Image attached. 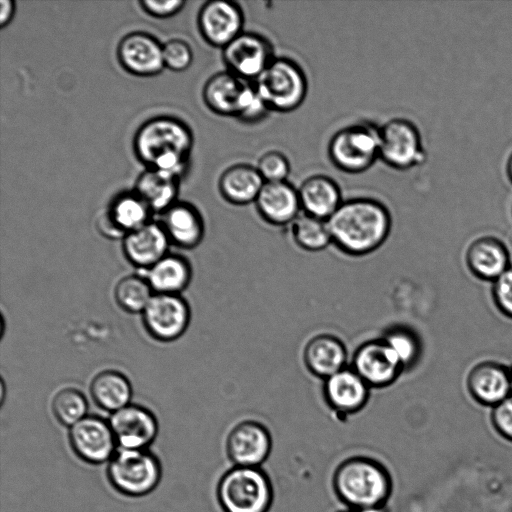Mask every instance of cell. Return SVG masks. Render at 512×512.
<instances>
[{
	"label": "cell",
	"mask_w": 512,
	"mask_h": 512,
	"mask_svg": "<svg viewBox=\"0 0 512 512\" xmlns=\"http://www.w3.org/2000/svg\"><path fill=\"white\" fill-rule=\"evenodd\" d=\"M327 221L332 244L342 253L354 257L379 249L392 228L389 209L382 202L366 197L344 200Z\"/></svg>",
	"instance_id": "1"
},
{
	"label": "cell",
	"mask_w": 512,
	"mask_h": 512,
	"mask_svg": "<svg viewBox=\"0 0 512 512\" xmlns=\"http://www.w3.org/2000/svg\"><path fill=\"white\" fill-rule=\"evenodd\" d=\"M194 137L182 120L162 115L145 121L133 139L137 159L148 169L182 176L187 169Z\"/></svg>",
	"instance_id": "2"
},
{
	"label": "cell",
	"mask_w": 512,
	"mask_h": 512,
	"mask_svg": "<svg viewBox=\"0 0 512 512\" xmlns=\"http://www.w3.org/2000/svg\"><path fill=\"white\" fill-rule=\"evenodd\" d=\"M331 484L336 498L354 511L387 505L393 491L386 466L363 455L342 460L332 474Z\"/></svg>",
	"instance_id": "3"
},
{
	"label": "cell",
	"mask_w": 512,
	"mask_h": 512,
	"mask_svg": "<svg viewBox=\"0 0 512 512\" xmlns=\"http://www.w3.org/2000/svg\"><path fill=\"white\" fill-rule=\"evenodd\" d=\"M202 97L206 107L214 114L235 117L245 124H257L270 114L253 82L228 70L217 72L207 79Z\"/></svg>",
	"instance_id": "4"
},
{
	"label": "cell",
	"mask_w": 512,
	"mask_h": 512,
	"mask_svg": "<svg viewBox=\"0 0 512 512\" xmlns=\"http://www.w3.org/2000/svg\"><path fill=\"white\" fill-rule=\"evenodd\" d=\"M216 495L223 512H269L274 490L261 467L232 466L219 479Z\"/></svg>",
	"instance_id": "5"
},
{
	"label": "cell",
	"mask_w": 512,
	"mask_h": 512,
	"mask_svg": "<svg viewBox=\"0 0 512 512\" xmlns=\"http://www.w3.org/2000/svg\"><path fill=\"white\" fill-rule=\"evenodd\" d=\"M253 84L271 112L288 113L296 110L308 92L304 70L288 57H275Z\"/></svg>",
	"instance_id": "6"
},
{
	"label": "cell",
	"mask_w": 512,
	"mask_h": 512,
	"mask_svg": "<svg viewBox=\"0 0 512 512\" xmlns=\"http://www.w3.org/2000/svg\"><path fill=\"white\" fill-rule=\"evenodd\" d=\"M379 128L371 121H362L336 131L327 147L332 164L349 174L370 169L379 159Z\"/></svg>",
	"instance_id": "7"
},
{
	"label": "cell",
	"mask_w": 512,
	"mask_h": 512,
	"mask_svg": "<svg viewBox=\"0 0 512 512\" xmlns=\"http://www.w3.org/2000/svg\"><path fill=\"white\" fill-rule=\"evenodd\" d=\"M161 476L159 460L146 449L120 448L107 466L110 484L121 494L130 497H141L152 492Z\"/></svg>",
	"instance_id": "8"
},
{
	"label": "cell",
	"mask_w": 512,
	"mask_h": 512,
	"mask_svg": "<svg viewBox=\"0 0 512 512\" xmlns=\"http://www.w3.org/2000/svg\"><path fill=\"white\" fill-rule=\"evenodd\" d=\"M379 135V159L390 168L408 170L424 162L421 135L410 120L391 118L380 126Z\"/></svg>",
	"instance_id": "9"
},
{
	"label": "cell",
	"mask_w": 512,
	"mask_h": 512,
	"mask_svg": "<svg viewBox=\"0 0 512 512\" xmlns=\"http://www.w3.org/2000/svg\"><path fill=\"white\" fill-rule=\"evenodd\" d=\"M350 366L371 389L393 385L405 370L382 337L359 344L352 354Z\"/></svg>",
	"instance_id": "10"
},
{
	"label": "cell",
	"mask_w": 512,
	"mask_h": 512,
	"mask_svg": "<svg viewBox=\"0 0 512 512\" xmlns=\"http://www.w3.org/2000/svg\"><path fill=\"white\" fill-rule=\"evenodd\" d=\"M274 48L264 35L243 31L222 49L226 70L253 82L274 60Z\"/></svg>",
	"instance_id": "11"
},
{
	"label": "cell",
	"mask_w": 512,
	"mask_h": 512,
	"mask_svg": "<svg viewBox=\"0 0 512 512\" xmlns=\"http://www.w3.org/2000/svg\"><path fill=\"white\" fill-rule=\"evenodd\" d=\"M225 448L233 466L261 467L271 453L272 436L263 423L242 420L229 431Z\"/></svg>",
	"instance_id": "12"
},
{
	"label": "cell",
	"mask_w": 512,
	"mask_h": 512,
	"mask_svg": "<svg viewBox=\"0 0 512 512\" xmlns=\"http://www.w3.org/2000/svg\"><path fill=\"white\" fill-rule=\"evenodd\" d=\"M142 314L149 334L165 342L178 339L190 321L189 306L178 294H154Z\"/></svg>",
	"instance_id": "13"
},
{
	"label": "cell",
	"mask_w": 512,
	"mask_h": 512,
	"mask_svg": "<svg viewBox=\"0 0 512 512\" xmlns=\"http://www.w3.org/2000/svg\"><path fill=\"white\" fill-rule=\"evenodd\" d=\"M197 25L209 45L223 49L244 31V12L234 1H207L199 10Z\"/></svg>",
	"instance_id": "14"
},
{
	"label": "cell",
	"mask_w": 512,
	"mask_h": 512,
	"mask_svg": "<svg viewBox=\"0 0 512 512\" xmlns=\"http://www.w3.org/2000/svg\"><path fill=\"white\" fill-rule=\"evenodd\" d=\"M69 442L74 453L90 464L110 461L117 446L109 421L93 415L70 427Z\"/></svg>",
	"instance_id": "15"
},
{
	"label": "cell",
	"mask_w": 512,
	"mask_h": 512,
	"mask_svg": "<svg viewBox=\"0 0 512 512\" xmlns=\"http://www.w3.org/2000/svg\"><path fill=\"white\" fill-rule=\"evenodd\" d=\"M371 388L350 365L323 380L322 396L327 407L341 419L357 414L367 405Z\"/></svg>",
	"instance_id": "16"
},
{
	"label": "cell",
	"mask_w": 512,
	"mask_h": 512,
	"mask_svg": "<svg viewBox=\"0 0 512 512\" xmlns=\"http://www.w3.org/2000/svg\"><path fill=\"white\" fill-rule=\"evenodd\" d=\"M117 59L126 72L139 77L158 75L165 68L163 44L142 31L128 33L119 41Z\"/></svg>",
	"instance_id": "17"
},
{
	"label": "cell",
	"mask_w": 512,
	"mask_h": 512,
	"mask_svg": "<svg viewBox=\"0 0 512 512\" xmlns=\"http://www.w3.org/2000/svg\"><path fill=\"white\" fill-rule=\"evenodd\" d=\"M108 421L117 446L124 449H146L158 433V423L153 413L135 404L111 413Z\"/></svg>",
	"instance_id": "18"
},
{
	"label": "cell",
	"mask_w": 512,
	"mask_h": 512,
	"mask_svg": "<svg viewBox=\"0 0 512 512\" xmlns=\"http://www.w3.org/2000/svg\"><path fill=\"white\" fill-rule=\"evenodd\" d=\"M254 204L261 219L277 227L290 226L302 213L298 188L288 181L265 182Z\"/></svg>",
	"instance_id": "19"
},
{
	"label": "cell",
	"mask_w": 512,
	"mask_h": 512,
	"mask_svg": "<svg viewBox=\"0 0 512 512\" xmlns=\"http://www.w3.org/2000/svg\"><path fill=\"white\" fill-rule=\"evenodd\" d=\"M302 361L311 375L323 381L348 366V350L337 335L318 333L304 344Z\"/></svg>",
	"instance_id": "20"
},
{
	"label": "cell",
	"mask_w": 512,
	"mask_h": 512,
	"mask_svg": "<svg viewBox=\"0 0 512 512\" xmlns=\"http://www.w3.org/2000/svg\"><path fill=\"white\" fill-rule=\"evenodd\" d=\"M169 243L162 224L149 222L125 235L123 251L131 264L147 270L167 255Z\"/></svg>",
	"instance_id": "21"
},
{
	"label": "cell",
	"mask_w": 512,
	"mask_h": 512,
	"mask_svg": "<svg viewBox=\"0 0 512 512\" xmlns=\"http://www.w3.org/2000/svg\"><path fill=\"white\" fill-rule=\"evenodd\" d=\"M302 212L328 220L344 201L337 182L324 174L307 177L298 187Z\"/></svg>",
	"instance_id": "22"
},
{
	"label": "cell",
	"mask_w": 512,
	"mask_h": 512,
	"mask_svg": "<svg viewBox=\"0 0 512 512\" xmlns=\"http://www.w3.org/2000/svg\"><path fill=\"white\" fill-rule=\"evenodd\" d=\"M264 183L256 166L236 163L221 173L218 189L228 203L244 206L255 202Z\"/></svg>",
	"instance_id": "23"
},
{
	"label": "cell",
	"mask_w": 512,
	"mask_h": 512,
	"mask_svg": "<svg viewBox=\"0 0 512 512\" xmlns=\"http://www.w3.org/2000/svg\"><path fill=\"white\" fill-rule=\"evenodd\" d=\"M472 396L485 405H497L511 395L510 370L495 362L475 366L468 376Z\"/></svg>",
	"instance_id": "24"
},
{
	"label": "cell",
	"mask_w": 512,
	"mask_h": 512,
	"mask_svg": "<svg viewBox=\"0 0 512 512\" xmlns=\"http://www.w3.org/2000/svg\"><path fill=\"white\" fill-rule=\"evenodd\" d=\"M162 226L169 240L182 248H194L204 236V221L198 209L177 201L163 213Z\"/></svg>",
	"instance_id": "25"
},
{
	"label": "cell",
	"mask_w": 512,
	"mask_h": 512,
	"mask_svg": "<svg viewBox=\"0 0 512 512\" xmlns=\"http://www.w3.org/2000/svg\"><path fill=\"white\" fill-rule=\"evenodd\" d=\"M180 176L146 168L136 179L134 192L152 212L164 213L177 201Z\"/></svg>",
	"instance_id": "26"
},
{
	"label": "cell",
	"mask_w": 512,
	"mask_h": 512,
	"mask_svg": "<svg viewBox=\"0 0 512 512\" xmlns=\"http://www.w3.org/2000/svg\"><path fill=\"white\" fill-rule=\"evenodd\" d=\"M471 271L481 279L495 281L509 266V254L497 239L484 237L474 241L467 251Z\"/></svg>",
	"instance_id": "27"
},
{
	"label": "cell",
	"mask_w": 512,
	"mask_h": 512,
	"mask_svg": "<svg viewBox=\"0 0 512 512\" xmlns=\"http://www.w3.org/2000/svg\"><path fill=\"white\" fill-rule=\"evenodd\" d=\"M146 280L157 294H178L191 280V267L182 256L167 254L147 269Z\"/></svg>",
	"instance_id": "28"
},
{
	"label": "cell",
	"mask_w": 512,
	"mask_h": 512,
	"mask_svg": "<svg viewBox=\"0 0 512 512\" xmlns=\"http://www.w3.org/2000/svg\"><path fill=\"white\" fill-rule=\"evenodd\" d=\"M90 393L100 408L113 413L130 404L132 386L121 372L104 370L92 379Z\"/></svg>",
	"instance_id": "29"
},
{
	"label": "cell",
	"mask_w": 512,
	"mask_h": 512,
	"mask_svg": "<svg viewBox=\"0 0 512 512\" xmlns=\"http://www.w3.org/2000/svg\"><path fill=\"white\" fill-rule=\"evenodd\" d=\"M151 209L134 191L113 198L105 212L113 225L124 235L149 223Z\"/></svg>",
	"instance_id": "30"
},
{
	"label": "cell",
	"mask_w": 512,
	"mask_h": 512,
	"mask_svg": "<svg viewBox=\"0 0 512 512\" xmlns=\"http://www.w3.org/2000/svg\"><path fill=\"white\" fill-rule=\"evenodd\" d=\"M291 237L302 250L319 252L332 244L328 221L301 213L290 225Z\"/></svg>",
	"instance_id": "31"
},
{
	"label": "cell",
	"mask_w": 512,
	"mask_h": 512,
	"mask_svg": "<svg viewBox=\"0 0 512 512\" xmlns=\"http://www.w3.org/2000/svg\"><path fill=\"white\" fill-rule=\"evenodd\" d=\"M153 295L146 278L137 275L121 278L114 289L117 304L129 313H143Z\"/></svg>",
	"instance_id": "32"
},
{
	"label": "cell",
	"mask_w": 512,
	"mask_h": 512,
	"mask_svg": "<svg viewBox=\"0 0 512 512\" xmlns=\"http://www.w3.org/2000/svg\"><path fill=\"white\" fill-rule=\"evenodd\" d=\"M51 408L55 418L62 425L72 427L87 416L88 402L81 391L67 387L55 394Z\"/></svg>",
	"instance_id": "33"
},
{
	"label": "cell",
	"mask_w": 512,
	"mask_h": 512,
	"mask_svg": "<svg viewBox=\"0 0 512 512\" xmlns=\"http://www.w3.org/2000/svg\"><path fill=\"white\" fill-rule=\"evenodd\" d=\"M381 337L395 352L405 370L416 363L420 354V343L408 328L392 326L386 329Z\"/></svg>",
	"instance_id": "34"
},
{
	"label": "cell",
	"mask_w": 512,
	"mask_h": 512,
	"mask_svg": "<svg viewBox=\"0 0 512 512\" xmlns=\"http://www.w3.org/2000/svg\"><path fill=\"white\" fill-rule=\"evenodd\" d=\"M256 168L265 182L287 181L291 170L289 159L279 150L264 152L259 157Z\"/></svg>",
	"instance_id": "35"
},
{
	"label": "cell",
	"mask_w": 512,
	"mask_h": 512,
	"mask_svg": "<svg viewBox=\"0 0 512 512\" xmlns=\"http://www.w3.org/2000/svg\"><path fill=\"white\" fill-rule=\"evenodd\" d=\"M163 60L165 68L182 72L192 64L193 52L185 40L172 38L163 44Z\"/></svg>",
	"instance_id": "36"
},
{
	"label": "cell",
	"mask_w": 512,
	"mask_h": 512,
	"mask_svg": "<svg viewBox=\"0 0 512 512\" xmlns=\"http://www.w3.org/2000/svg\"><path fill=\"white\" fill-rule=\"evenodd\" d=\"M493 297L497 307L512 318V267L494 281Z\"/></svg>",
	"instance_id": "37"
},
{
	"label": "cell",
	"mask_w": 512,
	"mask_h": 512,
	"mask_svg": "<svg viewBox=\"0 0 512 512\" xmlns=\"http://www.w3.org/2000/svg\"><path fill=\"white\" fill-rule=\"evenodd\" d=\"M141 9L154 18H170L179 13L186 4L183 0H140L138 1Z\"/></svg>",
	"instance_id": "38"
},
{
	"label": "cell",
	"mask_w": 512,
	"mask_h": 512,
	"mask_svg": "<svg viewBox=\"0 0 512 512\" xmlns=\"http://www.w3.org/2000/svg\"><path fill=\"white\" fill-rule=\"evenodd\" d=\"M492 420L497 430L512 440V394L494 406Z\"/></svg>",
	"instance_id": "39"
},
{
	"label": "cell",
	"mask_w": 512,
	"mask_h": 512,
	"mask_svg": "<svg viewBox=\"0 0 512 512\" xmlns=\"http://www.w3.org/2000/svg\"><path fill=\"white\" fill-rule=\"evenodd\" d=\"M15 13V2L12 0H0V26L8 25Z\"/></svg>",
	"instance_id": "40"
},
{
	"label": "cell",
	"mask_w": 512,
	"mask_h": 512,
	"mask_svg": "<svg viewBox=\"0 0 512 512\" xmlns=\"http://www.w3.org/2000/svg\"><path fill=\"white\" fill-rule=\"evenodd\" d=\"M358 512H389V510L387 508V505H385V506H380V507H372V508L364 509V510L358 511Z\"/></svg>",
	"instance_id": "41"
},
{
	"label": "cell",
	"mask_w": 512,
	"mask_h": 512,
	"mask_svg": "<svg viewBox=\"0 0 512 512\" xmlns=\"http://www.w3.org/2000/svg\"><path fill=\"white\" fill-rule=\"evenodd\" d=\"M507 171H508V175L512 181V154L508 160Z\"/></svg>",
	"instance_id": "42"
},
{
	"label": "cell",
	"mask_w": 512,
	"mask_h": 512,
	"mask_svg": "<svg viewBox=\"0 0 512 512\" xmlns=\"http://www.w3.org/2000/svg\"><path fill=\"white\" fill-rule=\"evenodd\" d=\"M336 512H358V511H354V510H351V509H348V508H345V509H342V510H338Z\"/></svg>",
	"instance_id": "43"
},
{
	"label": "cell",
	"mask_w": 512,
	"mask_h": 512,
	"mask_svg": "<svg viewBox=\"0 0 512 512\" xmlns=\"http://www.w3.org/2000/svg\"><path fill=\"white\" fill-rule=\"evenodd\" d=\"M510 388H511V394H512V370H510Z\"/></svg>",
	"instance_id": "44"
},
{
	"label": "cell",
	"mask_w": 512,
	"mask_h": 512,
	"mask_svg": "<svg viewBox=\"0 0 512 512\" xmlns=\"http://www.w3.org/2000/svg\"><path fill=\"white\" fill-rule=\"evenodd\" d=\"M511 244H512V239H511Z\"/></svg>",
	"instance_id": "45"
}]
</instances>
